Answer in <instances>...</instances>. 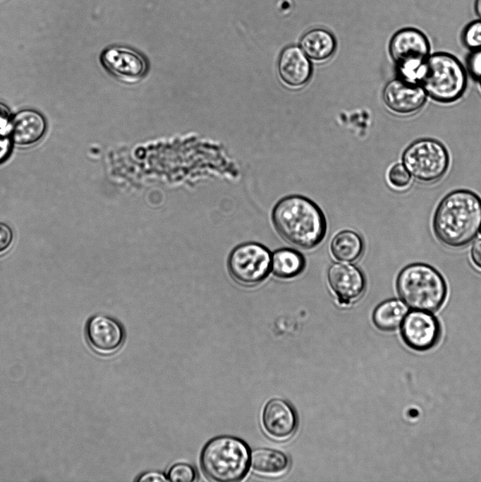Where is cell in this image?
I'll list each match as a JSON object with an SVG mask.
<instances>
[{
  "mask_svg": "<svg viewBox=\"0 0 481 482\" xmlns=\"http://www.w3.org/2000/svg\"><path fill=\"white\" fill-rule=\"evenodd\" d=\"M481 227V198L467 189L447 194L439 203L432 219L437 239L444 245L458 248L469 244Z\"/></svg>",
  "mask_w": 481,
  "mask_h": 482,
  "instance_id": "1",
  "label": "cell"
},
{
  "mask_svg": "<svg viewBox=\"0 0 481 482\" xmlns=\"http://www.w3.org/2000/svg\"><path fill=\"white\" fill-rule=\"evenodd\" d=\"M273 224L287 242L303 249L319 245L327 232V221L319 207L299 195L279 200L272 212Z\"/></svg>",
  "mask_w": 481,
  "mask_h": 482,
  "instance_id": "2",
  "label": "cell"
},
{
  "mask_svg": "<svg viewBox=\"0 0 481 482\" xmlns=\"http://www.w3.org/2000/svg\"><path fill=\"white\" fill-rule=\"evenodd\" d=\"M396 288L400 299L413 310L437 311L444 303L447 286L443 276L432 266L410 264L398 273Z\"/></svg>",
  "mask_w": 481,
  "mask_h": 482,
  "instance_id": "3",
  "label": "cell"
},
{
  "mask_svg": "<svg viewBox=\"0 0 481 482\" xmlns=\"http://www.w3.org/2000/svg\"><path fill=\"white\" fill-rule=\"evenodd\" d=\"M200 465L211 480L231 482L241 480L250 462V450L241 439L220 435L209 440L200 454Z\"/></svg>",
  "mask_w": 481,
  "mask_h": 482,
  "instance_id": "4",
  "label": "cell"
},
{
  "mask_svg": "<svg viewBox=\"0 0 481 482\" xmlns=\"http://www.w3.org/2000/svg\"><path fill=\"white\" fill-rule=\"evenodd\" d=\"M418 84L432 100L450 103L465 92L467 76L463 65L454 56L437 52L427 58Z\"/></svg>",
  "mask_w": 481,
  "mask_h": 482,
  "instance_id": "5",
  "label": "cell"
},
{
  "mask_svg": "<svg viewBox=\"0 0 481 482\" xmlns=\"http://www.w3.org/2000/svg\"><path fill=\"white\" fill-rule=\"evenodd\" d=\"M430 51L427 37L415 28L398 30L393 35L389 44V52L396 64L399 78L414 83H418Z\"/></svg>",
  "mask_w": 481,
  "mask_h": 482,
  "instance_id": "6",
  "label": "cell"
},
{
  "mask_svg": "<svg viewBox=\"0 0 481 482\" xmlns=\"http://www.w3.org/2000/svg\"><path fill=\"white\" fill-rule=\"evenodd\" d=\"M402 161L414 179L432 183L439 180L447 171L449 155L438 140L423 138L413 142L404 150Z\"/></svg>",
  "mask_w": 481,
  "mask_h": 482,
  "instance_id": "7",
  "label": "cell"
},
{
  "mask_svg": "<svg viewBox=\"0 0 481 482\" xmlns=\"http://www.w3.org/2000/svg\"><path fill=\"white\" fill-rule=\"evenodd\" d=\"M231 278L243 287H254L263 282L272 269V255L263 245L247 242L235 247L227 260Z\"/></svg>",
  "mask_w": 481,
  "mask_h": 482,
  "instance_id": "8",
  "label": "cell"
},
{
  "mask_svg": "<svg viewBox=\"0 0 481 482\" xmlns=\"http://www.w3.org/2000/svg\"><path fill=\"white\" fill-rule=\"evenodd\" d=\"M101 61L106 70L119 81L134 84L146 75L147 66L144 57L125 46H111L103 51Z\"/></svg>",
  "mask_w": 481,
  "mask_h": 482,
  "instance_id": "9",
  "label": "cell"
},
{
  "mask_svg": "<svg viewBox=\"0 0 481 482\" xmlns=\"http://www.w3.org/2000/svg\"><path fill=\"white\" fill-rule=\"evenodd\" d=\"M401 325L403 341L415 351H427L440 339V323L430 312L413 310L407 313Z\"/></svg>",
  "mask_w": 481,
  "mask_h": 482,
  "instance_id": "10",
  "label": "cell"
},
{
  "mask_svg": "<svg viewBox=\"0 0 481 482\" xmlns=\"http://www.w3.org/2000/svg\"><path fill=\"white\" fill-rule=\"evenodd\" d=\"M85 333L92 349L102 355H111L118 351L126 337L124 329L118 320L102 314L88 320Z\"/></svg>",
  "mask_w": 481,
  "mask_h": 482,
  "instance_id": "11",
  "label": "cell"
},
{
  "mask_svg": "<svg viewBox=\"0 0 481 482\" xmlns=\"http://www.w3.org/2000/svg\"><path fill=\"white\" fill-rule=\"evenodd\" d=\"M427 93L418 83H411L401 78L390 80L383 90V100L393 112L412 114L419 111L425 104Z\"/></svg>",
  "mask_w": 481,
  "mask_h": 482,
  "instance_id": "12",
  "label": "cell"
},
{
  "mask_svg": "<svg viewBox=\"0 0 481 482\" xmlns=\"http://www.w3.org/2000/svg\"><path fill=\"white\" fill-rule=\"evenodd\" d=\"M327 279L338 302L342 305H349L358 300L366 287L364 275L352 265H331L328 270Z\"/></svg>",
  "mask_w": 481,
  "mask_h": 482,
  "instance_id": "13",
  "label": "cell"
},
{
  "mask_svg": "<svg viewBox=\"0 0 481 482\" xmlns=\"http://www.w3.org/2000/svg\"><path fill=\"white\" fill-rule=\"evenodd\" d=\"M262 423L266 432L276 438L290 436L296 430L297 418L293 407L285 400L272 399L264 406Z\"/></svg>",
  "mask_w": 481,
  "mask_h": 482,
  "instance_id": "14",
  "label": "cell"
},
{
  "mask_svg": "<svg viewBox=\"0 0 481 482\" xmlns=\"http://www.w3.org/2000/svg\"><path fill=\"white\" fill-rule=\"evenodd\" d=\"M278 72L286 85L300 87L310 78L312 65L302 49L291 45L281 52L278 60Z\"/></svg>",
  "mask_w": 481,
  "mask_h": 482,
  "instance_id": "15",
  "label": "cell"
},
{
  "mask_svg": "<svg viewBox=\"0 0 481 482\" xmlns=\"http://www.w3.org/2000/svg\"><path fill=\"white\" fill-rule=\"evenodd\" d=\"M46 128L44 117L37 112L25 109L16 114L11 121V138L19 145L35 143Z\"/></svg>",
  "mask_w": 481,
  "mask_h": 482,
  "instance_id": "16",
  "label": "cell"
},
{
  "mask_svg": "<svg viewBox=\"0 0 481 482\" xmlns=\"http://www.w3.org/2000/svg\"><path fill=\"white\" fill-rule=\"evenodd\" d=\"M300 45L303 52L315 61L329 58L336 49V40L327 30L315 28L305 32L300 39Z\"/></svg>",
  "mask_w": 481,
  "mask_h": 482,
  "instance_id": "17",
  "label": "cell"
},
{
  "mask_svg": "<svg viewBox=\"0 0 481 482\" xmlns=\"http://www.w3.org/2000/svg\"><path fill=\"white\" fill-rule=\"evenodd\" d=\"M408 313V308L403 301L390 299L380 303L375 308L372 320L378 329L393 331L402 324Z\"/></svg>",
  "mask_w": 481,
  "mask_h": 482,
  "instance_id": "18",
  "label": "cell"
},
{
  "mask_svg": "<svg viewBox=\"0 0 481 482\" xmlns=\"http://www.w3.org/2000/svg\"><path fill=\"white\" fill-rule=\"evenodd\" d=\"M305 265L303 255L294 249L281 248L272 255V273L281 279H291L300 275Z\"/></svg>",
  "mask_w": 481,
  "mask_h": 482,
  "instance_id": "19",
  "label": "cell"
},
{
  "mask_svg": "<svg viewBox=\"0 0 481 482\" xmlns=\"http://www.w3.org/2000/svg\"><path fill=\"white\" fill-rule=\"evenodd\" d=\"M364 243L359 234L350 230L338 233L331 243L333 256L342 262H353L363 254Z\"/></svg>",
  "mask_w": 481,
  "mask_h": 482,
  "instance_id": "20",
  "label": "cell"
},
{
  "mask_svg": "<svg viewBox=\"0 0 481 482\" xmlns=\"http://www.w3.org/2000/svg\"><path fill=\"white\" fill-rule=\"evenodd\" d=\"M252 469L263 474H278L284 471L288 466V459L283 452L268 448H260L250 455Z\"/></svg>",
  "mask_w": 481,
  "mask_h": 482,
  "instance_id": "21",
  "label": "cell"
},
{
  "mask_svg": "<svg viewBox=\"0 0 481 482\" xmlns=\"http://www.w3.org/2000/svg\"><path fill=\"white\" fill-rule=\"evenodd\" d=\"M461 39L464 47L471 52L481 49V20L468 23L461 32Z\"/></svg>",
  "mask_w": 481,
  "mask_h": 482,
  "instance_id": "22",
  "label": "cell"
},
{
  "mask_svg": "<svg viewBox=\"0 0 481 482\" xmlns=\"http://www.w3.org/2000/svg\"><path fill=\"white\" fill-rule=\"evenodd\" d=\"M197 473L195 468L189 464L177 463L169 470L167 478L170 481L192 482L196 479Z\"/></svg>",
  "mask_w": 481,
  "mask_h": 482,
  "instance_id": "23",
  "label": "cell"
},
{
  "mask_svg": "<svg viewBox=\"0 0 481 482\" xmlns=\"http://www.w3.org/2000/svg\"><path fill=\"white\" fill-rule=\"evenodd\" d=\"M411 175L403 163L393 165L388 172V180L390 184L397 188H403L410 182Z\"/></svg>",
  "mask_w": 481,
  "mask_h": 482,
  "instance_id": "24",
  "label": "cell"
},
{
  "mask_svg": "<svg viewBox=\"0 0 481 482\" xmlns=\"http://www.w3.org/2000/svg\"><path fill=\"white\" fill-rule=\"evenodd\" d=\"M467 67L471 76L481 81V49L471 52L467 59Z\"/></svg>",
  "mask_w": 481,
  "mask_h": 482,
  "instance_id": "25",
  "label": "cell"
},
{
  "mask_svg": "<svg viewBox=\"0 0 481 482\" xmlns=\"http://www.w3.org/2000/svg\"><path fill=\"white\" fill-rule=\"evenodd\" d=\"M13 237L12 229L7 224L0 222V253L11 246Z\"/></svg>",
  "mask_w": 481,
  "mask_h": 482,
  "instance_id": "26",
  "label": "cell"
},
{
  "mask_svg": "<svg viewBox=\"0 0 481 482\" xmlns=\"http://www.w3.org/2000/svg\"><path fill=\"white\" fill-rule=\"evenodd\" d=\"M138 482L168 481L167 476L159 471H148L140 474L136 479Z\"/></svg>",
  "mask_w": 481,
  "mask_h": 482,
  "instance_id": "27",
  "label": "cell"
},
{
  "mask_svg": "<svg viewBox=\"0 0 481 482\" xmlns=\"http://www.w3.org/2000/svg\"><path fill=\"white\" fill-rule=\"evenodd\" d=\"M11 150V142L10 138L0 133V163L9 156Z\"/></svg>",
  "mask_w": 481,
  "mask_h": 482,
  "instance_id": "28",
  "label": "cell"
},
{
  "mask_svg": "<svg viewBox=\"0 0 481 482\" xmlns=\"http://www.w3.org/2000/svg\"><path fill=\"white\" fill-rule=\"evenodd\" d=\"M470 256L474 265L481 270V238L473 243L470 250Z\"/></svg>",
  "mask_w": 481,
  "mask_h": 482,
  "instance_id": "29",
  "label": "cell"
},
{
  "mask_svg": "<svg viewBox=\"0 0 481 482\" xmlns=\"http://www.w3.org/2000/svg\"><path fill=\"white\" fill-rule=\"evenodd\" d=\"M10 117V112L8 108L4 104L0 102V128L6 126Z\"/></svg>",
  "mask_w": 481,
  "mask_h": 482,
  "instance_id": "30",
  "label": "cell"
},
{
  "mask_svg": "<svg viewBox=\"0 0 481 482\" xmlns=\"http://www.w3.org/2000/svg\"><path fill=\"white\" fill-rule=\"evenodd\" d=\"M474 10L476 16L481 20V0H475Z\"/></svg>",
  "mask_w": 481,
  "mask_h": 482,
  "instance_id": "31",
  "label": "cell"
},
{
  "mask_svg": "<svg viewBox=\"0 0 481 482\" xmlns=\"http://www.w3.org/2000/svg\"><path fill=\"white\" fill-rule=\"evenodd\" d=\"M480 89H481V81H480Z\"/></svg>",
  "mask_w": 481,
  "mask_h": 482,
  "instance_id": "32",
  "label": "cell"
},
{
  "mask_svg": "<svg viewBox=\"0 0 481 482\" xmlns=\"http://www.w3.org/2000/svg\"><path fill=\"white\" fill-rule=\"evenodd\" d=\"M480 233H481V227H480Z\"/></svg>",
  "mask_w": 481,
  "mask_h": 482,
  "instance_id": "33",
  "label": "cell"
}]
</instances>
